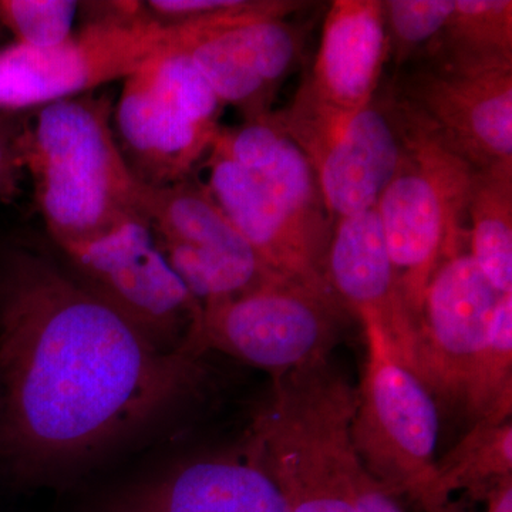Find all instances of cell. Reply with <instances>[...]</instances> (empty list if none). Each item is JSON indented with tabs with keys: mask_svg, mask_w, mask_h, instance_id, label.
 I'll return each mask as SVG.
<instances>
[{
	"mask_svg": "<svg viewBox=\"0 0 512 512\" xmlns=\"http://www.w3.org/2000/svg\"><path fill=\"white\" fill-rule=\"evenodd\" d=\"M211 150L258 177L311 227L332 235L333 221L311 164L276 121L274 110L238 127H221Z\"/></svg>",
	"mask_w": 512,
	"mask_h": 512,
	"instance_id": "19",
	"label": "cell"
},
{
	"mask_svg": "<svg viewBox=\"0 0 512 512\" xmlns=\"http://www.w3.org/2000/svg\"><path fill=\"white\" fill-rule=\"evenodd\" d=\"M467 217L471 258L495 291L512 292V163L476 171Z\"/></svg>",
	"mask_w": 512,
	"mask_h": 512,
	"instance_id": "20",
	"label": "cell"
},
{
	"mask_svg": "<svg viewBox=\"0 0 512 512\" xmlns=\"http://www.w3.org/2000/svg\"><path fill=\"white\" fill-rule=\"evenodd\" d=\"M207 168L211 197L272 272L332 291L325 272L332 235L311 227L258 177L218 151L208 153Z\"/></svg>",
	"mask_w": 512,
	"mask_h": 512,
	"instance_id": "15",
	"label": "cell"
},
{
	"mask_svg": "<svg viewBox=\"0 0 512 512\" xmlns=\"http://www.w3.org/2000/svg\"><path fill=\"white\" fill-rule=\"evenodd\" d=\"M30 111L0 113V195L12 190L23 168V136Z\"/></svg>",
	"mask_w": 512,
	"mask_h": 512,
	"instance_id": "26",
	"label": "cell"
},
{
	"mask_svg": "<svg viewBox=\"0 0 512 512\" xmlns=\"http://www.w3.org/2000/svg\"><path fill=\"white\" fill-rule=\"evenodd\" d=\"M487 512H512V477L487 493Z\"/></svg>",
	"mask_w": 512,
	"mask_h": 512,
	"instance_id": "28",
	"label": "cell"
},
{
	"mask_svg": "<svg viewBox=\"0 0 512 512\" xmlns=\"http://www.w3.org/2000/svg\"><path fill=\"white\" fill-rule=\"evenodd\" d=\"M63 254L87 289L160 348L197 355L191 339L202 305L168 264L143 215Z\"/></svg>",
	"mask_w": 512,
	"mask_h": 512,
	"instance_id": "10",
	"label": "cell"
},
{
	"mask_svg": "<svg viewBox=\"0 0 512 512\" xmlns=\"http://www.w3.org/2000/svg\"><path fill=\"white\" fill-rule=\"evenodd\" d=\"M423 52L441 66L512 64L511 0H454L447 25Z\"/></svg>",
	"mask_w": 512,
	"mask_h": 512,
	"instance_id": "21",
	"label": "cell"
},
{
	"mask_svg": "<svg viewBox=\"0 0 512 512\" xmlns=\"http://www.w3.org/2000/svg\"><path fill=\"white\" fill-rule=\"evenodd\" d=\"M23 168L50 237L62 251L109 232L138 211L140 181L113 130L109 96L70 97L30 111Z\"/></svg>",
	"mask_w": 512,
	"mask_h": 512,
	"instance_id": "2",
	"label": "cell"
},
{
	"mask_svg": "<svg viewBox=\"0 0 512 512\" xmlns=\"http://www.w3.org/2000/svg\"><path fill=\"white\" fill-rule=\"evenodd\" d=\"M114 512H288L274 478L249 460L211 458L148 485Z\"/></svg>",
	"mask_w": 512,
	"mask_h": 512,
	"instance_id": "18",
	"label": "cell"
},
{
	"mask_svg": "<svg viewBox=\"0 0 512 512\" xmlns=\"http://www.w3.org/2000/svg\"><path fill=\"white\" fill-rule=\"evenodd\" d=\"M389 59L402 69L440 35L454 10V0H384Z\"/></svg>",
	"mask_w": 512,
	"mask_h": 512,
	"instance_id": "24",
	"label": "cell"
},
{
	"mask_svg": "<svg viewBox=\"0 0 512 512\" xmlns=\"http://www.w3.org/2000/svg\"><path fill=\"white\" fill-rule=\"evenodd\" d=\"M402 160L376 204L384 242L417 332L437 266L463 252L468 198L476 170L423 117L392 93Z\"/></svg>",
	"mask_w": 512,
	"mask_h": 512,
	"instance_id": "3",
	"label": "cell"
},
{
	"mask_svg": "<svg viewBox=\"0 0 512 512\" xmlns=\"http://www.w3.org/2000/svg\"><path fill=\"white\" fill-rule=\"evenodd\" d=\"M325 272L346 311L355 313L362 325L375 323L416 373L419 333L404 303L376 207L335 221Z\"/></svg>",
	"mask_w": 512,
	"mask_h": 512,
	"instance_id": "16",
	"label": "cell"
},
{
	"mask_svg": "<svg viewBox=\"0 0 512 512\" xmlns=\"http://www.w3.org/2000/svg\"><path fill=\"white\" fill-rule=\"evenodd\" d=\"M500 296L467 252L437 266L424 296L416 363L431 393L461 402Z\"/></svg>",
	"mask_w": 512,
	"mask_h": 512,
	"instance_id": "14",
	"label": "cell"
},
{
	"mask_svg": "<svg viewBox=\"0 0 512 512\" xmlns=\"http://www.w3.org/2000/svg\"><path fill=\"white\" fill-rule=\"evenodd\" d=\"M346 311L335 292L291 279L202 306L191 346L215 349L272 376L326 362Z\"/></svg>",
	"mask_w": 512,
	"mask_h": 512,
	"instance_id": "7",
	"label": "cell"
},
{
	"mask_svg": "<svg viewBox=\"0 0 512 512\" xmlns=\"http://www.w3.org/2000/svg\"><path fill=\"white\" fill-rule=\"evenodd\" d=\"M138 211L168 264L202 306L282 278L259 258L205 185L190 180L165 187L141 184Z\"/></svg>",
	"mask_w": 512,
	"mask_h": 512,
	"instance_id": "11",
	"label": "cell"
},
{
	"mask_svg": "<svg viewBox=\"0 0 512 512\" xmlns=\"http://www.w3.org/2000/svg\"><path fill=\"white\" fill-rule=\"evenodd\" d=\"M367 359L350 439L370 474L426 512H451L437 485L439 413L429 387L394 353L375 323H363Z\"/></svg>",
	"mask_w": 512,
	"mask_h": 512,
	"instance_id": "5",
	"label": "cell"
},
{
	"mask_svg": "<svg viewBox=\"0 0 512 512\" xmlns=\"http://www.w3.org/2000/svg\"><path fill=\"white\" fill-rule=\"evenodd\" d=\"M461 403L474 421L510 420L512 406V292L498 299L483 346L478 350Z\"/></svg>",
	"mask_w": 512,
	"mask_h": 512,
	"instance_id": "23",
	"label": "cell"
},
{
	"mask_svg": "<svg viewBox=\"0 0 512 512\" xmlns=\"http://www.w3.org/2000/svg\"><path fill=\"white\" fill-rule=\"evenodd\" d=\"M200 356L165 350L52 259L0 254V458L39 468L137 429L194 389Z\"/></svg>",
	"mask_w": 512,
	"mask_h": 512,
	"instance_id": "1",
	"label": "cell"
},
{
	"mask_svg": "<svg viewBox=\"0 0 512 512\" xmlns=\"http://www.w3.org/2000/svg\"><path fill=\"white\" fill-rule=\"evenodd\" d=\"M396 94L474 170L512 163V64L424 62Z\"/></svg>",
	"mask_w": 512,
	"mask_h": 512,
	"instance_id": "12",
	"label": "cell"
},
{
	"mask_svg": "<svg viewBox=\"0 0 512 512\" xmlns=\"http://www.w3.org/2000/svg\"><path fill=\"white\" fill-rule=\"evenodd\" d=\"M305 5L281 0L269 12L205 30L185 49L215 96L244 121L271 113L276 93L299 62L302 30L288 18Z\"/></svg>",
	"mask_w": 512,
	"mask_h": 512,
	"instance_id": "13",
	"label": "cell"
},
{
	"mask_svg": "<svg viewBox=\"0 0 512 512\" xmlns=\"http://www.w3.org/2000/svg\"><path fill=\"white\" fill-rule=\"evenodd\" d=\"M224 104L187 50L154 57L124 80L113 130L128 168L141 184L190 180L221 130Z\"/></svg>",
	"mask_w": 512,
	"mask_h": 512,
	"instance_id": "6",
	"label": "cell"
},
{
	"mask_svg": "<svg viewBox=\"0 0 512 512\" xmlns=\"http://www.w3.org/2000/svg\"><path fill=\"white\" fill-rule=\"evenodd\" d=\"M202 30L94 22L84 23L69 39L47 49L16 42L2 47L0 113L33 111L126 80L154 57L187 49Z\"/></svg>",
	"mask_w": 512,
	"mask_h": 512,
	"instance_id": "9",
	"label": "cell"
},
{
	"mask_svg": "<svg viewBox=\"0 0 512 512\" xmlns=\"http://www.w3.org/2000/svg\"><path fill=\"white\" fill-rule=\"evenodd\" d=\"M79 3L72 0H0V25L20 45L47 49L73 35Z\"/></svg>",
	"mask_w": 512,
	"mask_h": 512,
	"instance_id": "25",
	"label": "cell"
},
{
	"mask_svg": "<svg viewBox=\"0 0 512 512\" xmlns=\"http://www.w3.org/2000/svg\"><path fill=\"white\" fill-rule=\"evenodd\" d=\"M441 495L468 490L484 493L512 477L511 420H477L456 446L436 463Z\"/></svg>",
	"mask_w": 512,
	"mask_h": 512,
	"instance_id": "22",
	"label": "cell"
},
{
	"mask_svg": "<svg viewBox=\"0 0 512 512\" xmlns=\"http://www.w3.org/2000/svg\"><path fill=\"white\" fill-rule=\"evenodd\" d=\"M349 483L355 512H404L393 494L363 466L356 451L349 464Z\"/></svg>",
	"mask_w": 512,
	"mask_h": 512,
	"instance_id": "27",
	"label": "cell"
},
{
	"mask_svg": "<svg viewBox=\"0 0 512 512\" xmlns=\"http://www.w3.org/2000/svg\"><path fill=\"white\" fill-rule=\"evenodd\" d=\"M387 60L383 3L335 0L326 13L312 72L303 84L330 106L363 109L379 94Z\"/></svg>",
	"mask_w": 512,
	"mask_h": 512,
	"instance_id": "17",
	"label": "cell"
},
{
	"mask_svg": "<svg viewBox=\"0 0 512 512\" xmlns=\"http://www.w3.org/2000/svg\"><path fill=\"white\" fill-rule=\"evenodd\" d=\"M357 390L342 376L306 372L272 384L244 456L264 468L288 512H355L349 464Z\"/></svg>",
	"mask_w": 512,
	"mask_h": 512,
	"instance_id": "4",
	"label": "cell"
},
{
	"mask_svg": "<svg viewBox=\"0 0 512 512\" xmlns=\"http://www.w3.org/2000/svg\"><path fill=\"white\" fill-rule=\"evenodd\" d=\"M274 116L311 164L333 224L376 207L402 160L392 96L377 94L363 109L343 110L302 83Z\"/></svg>",
	"mask_w": 512,
	"mask_h": 512,
	"instance_id": "8",
	"label": "cell"
}]
</instances>
